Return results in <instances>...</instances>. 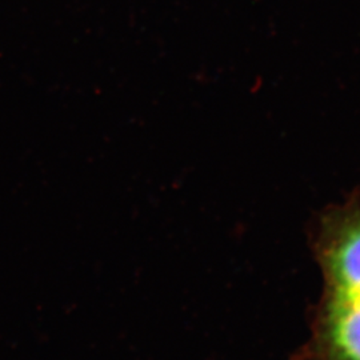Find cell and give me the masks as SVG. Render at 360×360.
I'll return each instance as SVG.
<instances>
[{
	"label": "cell",
	"mask_w": 360,
	"mask_h": 360,
	"mask_svg": "<svg viewBox=\"0 0 360 360\" xmlns=\"http://www.w3.org/2000/svg\"><path fill=\"white\" fill-rule=\"evenodd\" d=\"M323 296L360 297V198L323 211L314 235Z\"/></svg>",
	"instance_id": "cell-1"
},
{
	"label": "cell",
	"mask_w": 360,
	"mask_h": 360,
	"mask_svg": "<svg viewBox=\"0 0 360 360\" xmlns=\"http://www.w3.org/2000/svg\"><path fill=\"white\" fill-rule=\"evenodd\" d=\"M303 360H360V297L323 296Z\"/></svg>",
	"instance_id": "cell-2"
}]
</instances>
